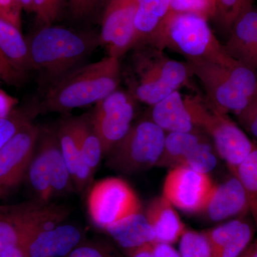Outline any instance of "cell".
I'll use <instances>...</instances> for the list:
<instances>
[{
  "instance_id": "obj_40",
  "label": "cell",
  "mask_w": 257,
  "mask_h": 257,
  "mask_svg": "<svg viewBox=\"0 0 257 257\" xmlns=\"http://www.w3.org/2000/svg\"><path fill=\"white\" fill-rule=\"evenodd\" d=\"M68 257H108L101 250L91 246H77L71 251Z\"/></svg>"
},
{
  "instance_id": "obj_46",
  "label": "cell",
  "mask_w": 257,
  "mask_h": 257,
  "mask_svg": "<svg viewBox=\"0 0 257 257\" xmlns=\"http://www.w3.org/2000/svg\"><path fill=\"white\" fill-rule=\"evenodd\" d=\"M253 3H254V2H256V3H257V0H253Z\"/></svg>"
},
{
  "instance_id": "obj_47",
  "label": "cell",
  "mask_w": 257,
  "mask_h": 257,
  "mask_svg": "<svg viewBox=\"0 0 257 257\" xmlns=\"http://www.w3.org/2000/svg\"><path fill=\"white\" fill-rule=\"evenodd\" d=\"M0 79H1V77H0Z\"/></svg>"
},
{
  "instance_id": "obj_43",
  "label": "cell",
  "mask_w": 257,
  "mask_h": 257,
  "mask_svg": "<svg viewBox=\"0 0 257 257\" xmlns=\"http://www.w3.org/2000/svg\"><path fill=\"white\" fill-rule=\"evenodd\" d=\"M0 257H28L25 246H15L8 248L0 254Z\"/></svg>"
},
{
  "instance_id": "obj_16",
  "label": "cell",
  "mask_w": 257,
  "mask_h": 257,
  "mask_svg": "<svg viewBox=\"0 0 257 257\" xmlns=\"http://www.w3.org/2000/svg\"><path fill=\"white\" fill-rule=\"evenodd\" d=\"M80 230L71 224H57L42 230L25 244L28 257H63L77 247L82 240Z\"/></svg>"
},
{
  "instance_id": "obj_6",
  "label": "cell",
  "mask_w": 257,
  "mask_h": 257,
  "mask_svg": "<svg viewBox=\"0 0 257 257\" xmlns=\"http://www.w3.org/2000/svg\"><path fill=\"white\" fill-rule=\"evenodd\" d=\"M184 98L194 126L210 139L219 157L234 173L256 144L229 114L214 109L204 96L194 94Z\"/></svg>"
},
{
  "instance_id": "obj_29",
  "label": "cell",
  "mask_w": 257,
  "mask_h": 257,
  "mask_svg": "<svg viewBox=\"0 0 257 257\" xmlns=\"http://www.w3.org/2000/svg\"><path fill=\"white\" fill-rule=\"evenodd\" d=\"M179 241L181 257H217L215 248L204 231L187 229Z\"/></svg>"
},
{
  "instance_id": "obj_39",
  "label": "cell",
  "mask_w": 257,
  "mask_h": 257,
  "mask_svg": "<svg viewBox=\"0 0 257 257\" xmlns=\"http://www.w3.org/2000/svg\"><path fill=\"white\" fill-rule=\"evenodd\" d=\"M17 103L18 100L15 97L0 89V119L10 115Z\"/></svg>"
},
{
  "instance_id": "obj_26",
  "label": "cell",
  "mask_w": 257,
  "mask_h": 257,
  "mask_svg": "<svg viewBox=\"0 0 257 257\" xmlns=\"http://www.w3.org/2000/svg\"><path fill=\"white\" fill-rule=\"evenodd\" d=\"M78 121L83 160L94 175L104 156L102 147L93 128L91 116H78Z\"/></svg>"
},
{
  "instance_id": "obj_24",
  "label": "cell",
  "mask_w": 257,
  "mask_h": 257,
  "mask_svg": "<svg viewBox=\"0 0 257 257\" xmlns=\"http://www.w3.org/2000/svg\"><path fill=\"white\" fill-rule=\"evenodd\" d=\"M136 1L138 9L135 18L136 41L135 47L146 41L165 20L170 8V0Z\"/></svg>"
},
{
  "instance_id": "obj_10",
  "label": "cell",
  "mask_w": 257,
  "mask_h": 257,
  "mask_svg": "<svg viewBox=\"0 0 257 257\" xmlns=\"http://www.w3.org/2000/svg\"><path fill=\"white\" fill-rule=\"evenodd\" d=\"M40 133V126L30 121L0 150V199L9 197L25 181Z\"/></svg>"
},
{
  "instance_id": "obj_14",
  "label": "cell",
  "mask_w": 257,
  "mask_h": 257,
  "mask_svg": "<svg viewBox=\"0 0 257 257\" xmlns=\"http://www.w3.org/2000/svg\"><path fill=\"white\" fill-rule=\"evenodd\" d=\"M223 47L230 57L257 71V8L254 5L236 20Z\"/></svg>"
},
{
  "instance_id": "obj_2",
  "label": "cell",
  "mask_w": 257,
  "mask_h": 257,
  "mask_svg": "<svg viewBox=\"0 0 257 257\" xmlns=\"http://www.w3.org/2000/svg\"><path fill=\"white\" fill-rule=\"evenodd\" d=\"M216 110L235 116L257 99V71L226 55L186 62Z\"/></svg>"
},
{
  "instance_id": "obj_15",
  "label": "cell",
  "mask_w": 257,
  "mask_h": 257,
  "mask_svg": "<svg viewBox=\"0 0 257 257\" xmlns=\"http://www.w3.org/2000/svg\"><path fill=\"white\" fill-rule=\"evenodd\" d=\"M248 212L246 193L238 177L233 174L215 189L203 214L208 220L220 222Z\"/></svg>"
},
{
  "instance_id": "obj_23",
  "label": "cell",
  "mask_w": 257,
  "mask_h": 257,
  "mask_svg": "<svg viewBox=\"0 0 257 257\" xmlns=\"http://www.w3.org/2000/svg\"><path fill=\"white\" fill-rule=\"evenodd\" d=\"M210 140L201 131L192 133H166L162 154L156 167H177L179 162L199 143Z\"/></svg>"
},
{
  "instance_id": "obj_45",
  "label": "cell",
  "mask_w": 257,
  "mask_h": 257,
  "mask_svg": "<svg viewBox=\"0 0 257 257\" xmlns=\"http://www.w3.org/2000/svg\"><path fill=\"white\" fill-rule=\"evenodd\" d=\"M241 257H257V241L250 248L247 252Z\"/></svg>"
},
{
  "instance_id": "obj_33",
  "label": "cell",
  "mask_w": 257,
  "mask_h": 257,
  "mask_svg": "<svg viewBox=\"0 0 257 257\" xmlns=\"http://www.w3.org/2000/svg\"><path fill=\"white\" fill-rule=\"evenodd\" d=\"M215 0H170L169 13H191L214 19L215 16Z\"/></svg>"
},
{
  "instance_id": "obj_7",
  "label": "cell",
  "mask_w": 257,
  "mask_h": 257,
  "mask_svg": "<svg viewBox=\"0 0 257 257\" xmlns=\"http://www.w3.org/2000/svg\"><path fill=\"white\" fill-rule=\"evenodd\" d=\"M69 212L66 206L35 199L0 205V254L25 246L37 233L63 222Z\"/></svg>"
},
{
  "instance_id": "obj_36",
  "label": "cell",
  "mask_w": 257,
  "mask_h": 257,
  "mask_svg": "<svg viewBox=\"0 0 257 257\" xmlns=\"http://www.w3.org/2000/svg\"><path fill=\"white\" fill-rule=\"evenodd\" d=\"M22 8L15 0H0V18L20 29Z\"/></svg>"
},
{
  "instance_id": "obj_20",
  "label": "cell",
  "mask_w": 257,
  "mask_h": 257,
  "mask_svg": "<svg viewBox=\"0 0 257 257\" xmlns=\"http://www.w3.org/2000/svg\"><path fill=\"white\" fill-rule=\"evenodd\" d=\"M151 117L165 133H192L199 131L194 126L184 96L175 91L152 106Z\"/></svg>"
},
{
  "instance_id": "obj_13",
  "label": "cell",
  "mask_w": 257,
  "mask_h": 257,
  "mask_svg": "<svg viewBox=\"0 0 257 257\" xmlns=\"http://www.w3.org/2000/svg\"><path fill=\"white\" fill-rule=\"evenodd\" d=\"M138 9L136 0H106L99 39L108 55L120 59L135 47Z\"/></svg>"
},
{
  "instance_id": "obj_34",
  "label": "cell",
  "mask_w": 257,
  "mask_h": 257,
  "mask_svg": "<svg viewBox=\"0 0 257 257\" xmlns=\"http://www.w3.org/2000/svg\"><path fill=\"white\" fill-rule=\"evenodd\" d=\"M244 221L243 218H236L204 231L215 248L216 253L236 234Z\"/></svg>"
},
{
  "instance_id": "obj_4",
  "label": "cell",
  "mask_w": 257,
  "mask_h": 257,
  "mask_svg": "<svg viewBox=\"0 0 257 257\" xmlns=\"http://www.w3.org/2000/svg\"><path fill=\"white\" fill-rule=\"evenodd\" d=\"M121 78L117 57L108 55L97 62L83 64L47 89L40 109L68 112L97 104L119 89Z\"/></svg>"
},
{
  "instance_id": "obj_12",
  "label": "cell",
  "mask_w": 257,
  "mask_h": 257,
  "mask_svg": "<svg viewBox=\"0 0 257 257\" xmlns=\"http://www.w3.org/2000/svg\"><path fill=\"white\" fill-rule=\"evenodd\" d=\"M215 187L209 174L178 166L166 176L162 196L180 210L202 213Z\"/></svg>"
},
{
  "instance_id": "obj_28",
  "label": "cell",
  "mask_w": 257,
  "mask_h": 257,
  "mask_svg": "<svg viewBox=\"0 0 257 257\" xmlns=\"http://www.w3.org/2000/svg\"><path fill=\"white\" fill-rule=\"evenodd\" d=\"M218 155L211 140L199 143L179 162L182 167H188L197 172L209 174L216 168Z\"/></svg>"
},
{
  "instance_id": "obj_30",
  "label": "cell",
  "mask_w": 257,
  "mask_h": 257,
  "mask_svg": "<svg viewBox=\"0 0 257 257\" xmlns=\"http://www.w3.org/2000/svg\"><path fill=\"white\" fill-rule=\"evenodd\" d=\"M214 20L229 33L231 27L243 12L253 5V0H215Z\"/></svg>"
},
{
  "instance_id": "obj_17",
  "label": "cell",
  "mask_w": 257,
  "mask_h": 257,
  "mask_svg": "<svg viewBox=\"0 0 257 257\" xmlns=\"http://www.w3.org/2000/svg\"><path fill=\"white\" fill-rule=\"evenodd\" d=\"M57 133L62 155L72 177L74 190L82 192L90 183L93 174L83 160L78 117L67 118L61 121Z\"/></svg>"
},
{
  "instance_id": "obj_38",
  "label": "cell",
  "mask_w": 257,
  "mask_h": 257,
  "mask_svg": "<svg viewBox=\"0 0 257 257\" xmlns=\"http://www.w3.org/2000/svg\"><path fill=\"white\" fill-rule=\"evenodd\" d=\"M0 77L5 82L16 84L23 79V74L13 69L0 55Z\"/></svg>"
},
{
  "instance_id": "obj_18",
  "label": "cell",
  "mask_w": 257,
  "mask_h": 257,
  "mask_svg": "<svg viewBox=\"0 0 257 257\" xmlns=\"http://www.w3.org/2000/svg\"><path fill=\"white\" fill-rule=\"evenodd\" d=\"M38 143L46 157L53 198L63 197L73 192V182L61 150L57 131L52 128H40Z\"/></svg>"
},
{
  "instance_id": "obj_19",
  "label": "cell",
  "mask_w": 257,
  "mask_h": 257,
  "mask_svg": "<svg viewBox=\"0 0 257 257\" xmlns=\"http://www.w3.org/2000/svg\"><path fill=\"white\" fill-rule=\"evenodd\" d=\"M145 214L155 231V243L173 244L187 230L175 207L164 196L155 198Z\"/></svg>"
},
{
  "instance_id": "obj_22",
  "label": "cell",
  "mask_w": 257,
  "mask_h": 257,
  "mask_svg": "<svg viewBox=\"0 0 257 257\" xmlns=\"http://www.w3.org/2000/svg\"><path fill=\"white\" fill-rule=\"evenodd\" d=\"M0 55L19 73L32 70L28 41L20 29L0 18Z\"/></svg>"
},
{
  "instance_id": "obj_3",
  "label": "cell",
  "mask_w": 257,
  "mask_h": 257,
  "mask_svg": "<svg viewBox=\"0 0 257 257\" xmlns=\"http://www.w3.org/2000/svg\"><path fill=\"white\" fill-rule=\"evenodd\" d=\"M133 49L126 83L135 100L153 106L181 88H193L187 62L172 59L150 44H140Z\"/></svg>"
},
{
  "instance_id": "obj_11",
  "label": "cell",
  "mask_w": 257,
  "mask_h": 257,
  "mask_svg": "<svg viewBox=\"0 0 257 257\" xmlns=\"http://www.w3.org/2000/svg\"><path fill=\"white\" fill-rule=\"evenodd\" d=\"M135 101L130 93L118 89L96 104L91 121L100 140L104 156L109 154L133 126Z\"/></svg>"
},
{
  "instance_id": "obj_1",
  "label": "cell",
  "mask_w": 257,
  "mask_h": 257,
  "mask_svg": "<svg viewBox=\"0 0 257 257\" xmlns=\"http://www.w3.org/2000/svg\"><path fill=\"white\" fill-rule=\"evenodd\" d=\"M32 69L47 89L84 64L101 45L99 35L60 26H44L28 41Z\"/></svg>"
},
{
  "instance_id": "obj_27",
  "label": "cell",
  "mask_w": 257,
  "mask_h": 257,
  "mask_svg": "<svg viewBox=\"0 0 257 257\" xmlns=\"http://www.w3.org/2000/svg\"><path fill=\"white\" fill-rule=\"evenodd\" d=\"M231 174L236 176L243 185L247 199L248 212L251 213L257 231V145Z\"/></svg>"
},
{
  "instance_id": "obj_48",
  "label": "cell",
  "mask_w": 257,
  "mask_h": 257,
  "mask_svg": "<svg viewBox=\"0 0 257 257\" xmlns=\"http://www.w3.org/2000/svg\"></svg>"
},
{
  "instance_id": "obj_31",
  "label": "cell",
  "mask_w": 257,
  "mask_h": 257,
  "mask_svg": "<svg viewBox=\"0 0 257 257\" xmlns=\"http://www.w3.org/2000/svg\"><path fill=\"white\" fill-rule=\"evenodd\" d=\"M38 109L33 107L14 109L8 116L0 119V150L23 125L32 121Z\"/></svg>"
},
{
  "instance_id": "obj_35",
  "label": "cell",
  "mask_w": 257,
  "mask_h": 257,
  "mask_svg": "<svg viewBox=\"0 0 257 257\" xmlns=\"http://www.w3.org/2000/svg\"><path fill=\"white\" fill-rule=\"evenodd\" d=\"M64 0H33L32 11L39 23L44 26L52 25L60 15Z\"/></svg>"
},
{
  "instance_id": "obj_32",
  "label": "cell",
  "mask_w": 257,
  "mask_h": 257,
  "mask_svg": "<svg viewBox=\"0 0 257 257\" xmlns=\"http://www.w3.org/2000/svg\"><path fill=\"white\" fill-rule=\"evenodd\" d=\"M252 225L245 220L236 234L217 252V257H241L253 236Z\"/></svg>"
},
{
  "instance_id": "obj_42",
  "label": "cell",
  "mask_w": 257,
  "mask_h": 257,
  "mask_svg": "<svg viewBox=\"0 0 257 257\" xmlns=\"http://www.w3.org/2000/svg\"><path fill=\"white\" fill-rule=\"evenodd\" d=\"M130 257H155L153 251V243L144 245L127 252Z\"/></svg>"
},
{
  "instance_id": "obj_21",
  "label": "cell",
  "mask_w": 257,
  "mask_h": 257,
  "mask_svg": "<svg viewBox=\"0 0 257 257\" xmlns=\"http://www.w3.org/2000/svg\"><path fill=\"white\" fill-rule=\"evenodd\" d=\"M126 253L149 243H155V234L145 214L135 213L105 229Z\"/></svg>"
},
{
  "instance_id": "obj_8",
  "label": "cell",
  "mask_w": 257,
  "mask_h": 257,
  "mask_svg": "<svg viewBox=\"0 0 257 257\" xmlns=\"http://www.w3.org/2000/svg\"><path fill=\"white\" fill-rule=\"evenodd\" d=\"M165 135V132L150 119L135 123L106 155V165L124 175L156 167Z\"/></svg>"
},
{
  "instance_id": "obj_37",
  "label": "cell",
  "mask_w": 257,
  "mask_h": 257,
  "mask_svg": "<svg viewBox=\"0 0 257 257\" xmlns=\"http://www.w3.org/2000/svg\"><path fill=\"white\" fill-rule=\"evenodd\" d=\"M101 0H69V8L76 19L86 18L97 8Z\"/></svg>"
},
{
  "instance_id": "obj_41",
  "label": "cell",
  "mask_w": 257,
  "mask_h": 257,
  "mask_svg": "<svg viewBox=\"0 0 257 257\" xmlns=\"http://www.w3.org/2000/svg\"><path fill=\"white\" fill-rule=\"evenodd\" d=\"M155 257H181L179 251L168 243H153Z\"/></svg>"
},
{
  "instance_id": "obj_25",
  "label": "cell",
  "mask_w": 257,
  "mask_h": 257,
  "mask_svg": "<svg viewBox=\"0 0 257 257\" xmlns=\"http://www.w3.org/2000/svg\"><path fill=\"white\" fill-rule=\"evenodd\" d=\"M25 181L32 192V199L40 202H51L53 198L50 171L45 152L37 141L35 153L29 166Z\"/></svg>"
},
{
  "instance_id": "obj_9",
  "label": "cell",
  "mask_w": 257,
  "mask_h": 257,
  "mask_svg": "<svg viewBox=\"0 0 257 257\" xmlns=\"http://www.w3.org/2000/svg\"><path fill=\"white\" fill-rule=\"evenodd\" d=\"M87 207L93 223L103 230L141 211L140 199L131 186L116 177L102 179L93 186Z\"/></svg>"
},
{
  "instance_id": "obj_44",
  "label": "cell",
  "mask_w": 257,
  "mask_h": 257,
  "mask_svg": "<svg viewBox=\"0 0 257 257\" xmlns=\"http://www.w3.org/2000/svg\"><path fill=\"white\" fill-rule=\"evenodd\" d=\"M22 9L32 11L33 0H15Z\"/></svg>"
},
{
  "instance_id": "obj_5",
  "label": "cell",
  "mask_w": 257,
  "mask_h": 257,
  "mask_svg": "<svg viewBox=\"0 0 257 257\" xmlns=\"http://www.w3.org/2000/svg\"><path fill=\"white\" fill-rule=\"evenodd\" d=\"M143 43L182 55L186 62L227 55L209 27L207 19L191 13H169Z\"/></svg>"
}]
</instances>
